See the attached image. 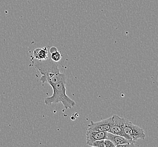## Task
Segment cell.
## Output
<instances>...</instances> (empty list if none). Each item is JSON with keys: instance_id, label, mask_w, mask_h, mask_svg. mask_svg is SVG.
Listing matches in <instances>:
<instances>
[{"instance_id": "11", "label": "cell", "mask_w": 158, "mask_h": 147, "mask_svg": "<svg viewBox=\"0 0 158 147\" xmlns=\"http://www.w3.org/2000/svg\"><path fill=\"white\" fill-rule=\"evenodd\" d=\"M105 147H115V145L109 139H104Z\"/></svg>"}, {"instance_id": "9", "label": "cell", "mask_w": 158, "mask_h": 147, "mask_svg": "<svg viewBox=\"0 0 158 147\" xmlns=\"http://www.w3.org/2000/svg\"><path fill=\"white\" fill-rule=\"evenodd\" d=\"M50 52L51 53V58L52 61L55 62H59L61 59L62 56L60 54V52L58 51L57 48L52 47L50 49Z\"/></svg>"}, {"instance_id": "4", "label": "cell", "mask_w": 158, "mask_h": 147, "mask_svg": "<svg viewBox=\"0 0 158 147\" xmlns=\"http://www.w3.org/2000/svg\"><path fill=\"white\" fill-rule=\"evenodd\" d=\"M112 118H113V123L108 132H110L113 134L120 135L124 138H126L127 139L133 140L130 136L125 134L123 131L124 126L126 119L120 117L119 115H117L112 116Z\"/></svg>"}, {"instance_id": "8", "label": "cell", "mask_w": 158, "mask_h": 147, "mask_svg": "<svg viewBox=\"0 0 158 147\" xmlns=\"http://www.w3.org/2000/svg\"><path fill=\"white\" fill-rule=\"evenodd\" d=\"M32 57L39 61L47 60L48 58V48L45 47L44 48H36L34 51Z\"/></svg>"}, {"instance_id": "12", "label": "cell", "mask_w": 158, "mask_h": 147, "mask_svg": "<svg viewBox=\"0 0 158 147\" xmlns=\"http://www.w3.org/2000/svg\"><path fill=\"white\" fill-rule=\"evenodd\" d=\"M134 146V144L133 143H130V144H120L117 146V147H133Z\"/></svg>"}, {"instance_id": "10", "label": "cell", "mask_w": 158, "mask_h": 147, "mask_svg": "<svg viewBox=\"0 0 158 147\" xmlns=\"http://www.w3.org/2000/svg\"><path fill=\"white\" fill-rule=\"evenodd\" d=\"M91 147H105L104 139L98 140L95 141V142L92 144Z\"/></svg>"}, {"instance_id": "5", "label": "cell", "mask_w": 158, "mask_h": 147, "mask_svg": "<svg viewBox=\"0 0 158 147\" xmlns=\"http://www.w3.org/2000/svg\"><path fill=\"white\" fill-rule=\"evenodd\" d=\"M113 123L112 117L97 122L91 121L88 126L87 129L99 132H108L111 125H113Z\"/></svg>"}, {"instance_id": "7", "label": "cell", "mask_w": 158, "mask_h": 147, "mask_svg": "<svg viewBox=\"0 0 158 147\" xmlns=\"http://www.w3.org/2000/svg\"><path fill=\"white\" fill-rule=\"evenodd\" d=\"M106 139L110 140L115 145V147L120 144H130V143H135V141H133V140L127 139L126 138H124L120 135L113 134L109 132H108V134H107Z\"/></svg>"}, {"instance_id": "6", "label": "cell", "mask_w": 158, "mask_h": 147, "mask_svg": "<svg viewBox=\"0 0 158 147\" xmlns=\"http://www.w3.org/2000/svg\"><path fill=\"white\" fill-rule=\"evenodd\" d=\"M108 132H99L92 131L91 130H87L86 132V143L89 146L91 147L95 141L107 138Z\"/></svg>"}, {"instance_id": "3", "label": "cell", "mask_w": 158, "mask_h": 147, "mask_svg": "<svg viewBox=\"0 0 158 147\" xmlns=\"http://www.w3.org/2000/svg\"><path fill=\"white\" fill-rule=\"evenodd\" d=\"M123 131L125 134L130 136L135 142L139 139L143 140L146 137L145 132L142 128L134 125L128 119L126 120Z\"/></svg>"}, {"instance_id": "2", "label": "cell", "mask_w": 158, "mask_h": 147, "mask_svg": "<svg viewBox=\"0 0 158 147\" xmlns=\"http://www.w3.org/2000/svg\"><path fill=\"white\" fill-rule=\"evenodd\" d=\"M66 80H63L56 84H51L53 89V94L44 99V104L50 106L52 104L62 103L65 109H71L76 105V102L67 96L66 94Z\"/></svg>"}, {"instance_id": "1", "label": "cell", "mask_w": 158, "mask_h": 147, "mask_svg": "<svg viewBox=\"0 0 158 147\" xmlns=\"http://www.w3.org/2000/svg\"><path fill=\"white\" fill-rule=\"evenodd\" d=\"M31 61L33 65L41 74L40 80L43 84L48 82L51 85L66 80V76L60 73L57 62L52 61L51 58L39 61L32 57Z\"/></svg>"}]
</instances>
